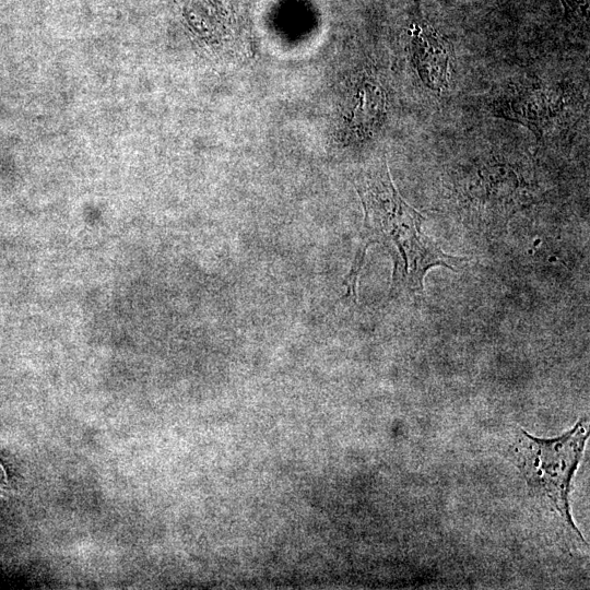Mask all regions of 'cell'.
Wrapping results in <instances>:
<instances>
[{
	"instance_id": "2",
	"label": "cell",
	"mask_w": 590,
	"mask_h": 590,
	"mask_svg": "<svg viewBox=\"0 0 590 590\" xmlns=\"http://www.w3.org/2000/svg\"><path fill=\"white\" fill-rule=\"evenodd\" d=\"M587 437L588 421L583 417L569 432L553 439L536 438L521 430L515 445L518 467L528 485L546 497L575 532L568 493Z\"/></svg>"
},
{
	"instance_id": "1",
	"label": "cell",
	"mask_w": 590,
	"mask_h": 590,
	"mask_svg": "<svg viewBox=\"0 0 590 590\" xmlns=\"http://www.w3.org/2000/svg\"><path fill=\"white\" fill-rule=\"evenodd\" d=\"M363 203L365 243L386 246L393 259L392 290L423 296L424 278L434 267L458 271L468 259L445 253L422 232L423 215L409 205L394 187L387 164L365 172L356 182Z\"/></svg>"
},
{
	"instance_id": "4",
	"label": "cell",
	"mask_w": 590,
	"mask_h": 590,
	"mask_svg": "<svg viewBox=\"0 0 590 590\" xmlns=\"http://www.w3.org/2000/svg\"><path fill=\"white\" fill-rule=\"evenodd\" d=\"M493 108L496 116L522 123L536 137L543 134L553 114L551 97L534 86L507 90L495 99Z\"/></svg>"
},
{
	"instance_id": "3",
	"label": "cell",
	"mask_w": 590,
	"mask_h": 590,
	"mask_svg": "<svg viewBox=\"0 0 590 590\" xmlns=\"http://www.w3.org/2000/svg\"><path fill=\"white\" fill-rule=\"evenodd\" d=\"M410 35L413 60L421 80L430 90L440 91L448 83L449 47L422 16L418 2L410 24Z\"/></svg>"
},
{
	"instance_id": "5",
	"label": "cell",
	"mask_w": 590,
	"mask_h": 590,
	"mask_svg": "<svg viewBox=\"0 0 590 590\" xmlns=\"http://www.w3.org/2000/svg\"><path fill=\"white\" fill-rule=\"evenodd\" d=\"M566 13L575 19L588 20L589 0H560Z\"/></svg>"
}]
</instances>
